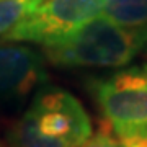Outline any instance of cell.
<instances>
[{"label":"cell","instance_id":"6da1fadb","mask_svg":"<svg viewBox=\"0 0 147 147\" xmlns=\"http://www.w3.org/2000/svg\"><path fill=\"white\" fill-rule=\"evenodd\" d=\"M15 147H80L92 121L75 96L61 88L39 90L10 132Z\"/></svg>","mask_w":147,"mask_h":147},{"label":"cell","instance_id":"7a4b0ae2","mask_svg":"<svg viewBox=\"0 0 147 147\" xmlns=\"http://www.w3.org/2000/svg\"><path fill=\"white\" fill-rule=\"evenodd\" d=\"M146 46L147 31L118 26L100 15L65 39L44 47V56L59 67L118 69L127 65Z\"/></svg>","mask_w":147,"mask_h":147},{"label":"cell","instance_id":"3957f363","mask_svg":"<svg viewBox=\"0 0 147 147\" xmlns=\"http://www.w3.org/2000/svg\"><path fill=\"white\" fill-rule=\"evenodd\" d=\"M92 92L106 126L116 137L147 132V64L95 80Z\"/></svg>","mask_w":147,"mask_h":147},{"label":"cell","instance_id":"277c9868","mask_svg":"<svg viewBox=\"0 0 147 147\" xmlns=\"http://www.w3.org/2000/svg\"><path fill=\"white\" fill-rule=\"evenodd\" d=\"M103 0H44L31 15L3 36L11 42H34L42 47L65 39L101 15Z\"/></svg>","mask_w":147,"mask_h":147},{"label":"cell","instance_id":"5b68a950","mask_svg":"<svg viewBox=\"0 0 147 147\" xmlns=\"http://www.w3.org/2000/svg\"><path fill=\"white\" fill-rule=\"evenodd\" d=\"M42 54L25 44L0 42V108L15 105L42 85Z\"/></svg>","mask_w":147,"mask_h":147},{"label":"cell","instance_id":"8992f818","mask_svg":"<svg viewBox=\"0 0 147 147\" xmlns=\"http://www.w3.org/2000/svg\"><path fill=\"white\" fill-rule=\"evenodd\" d=\"M101 16L118 26L147 31V0H103Z\"/></svg>","mask_w":147,"mask_h":147},{"label":"cell","instance_id":"52a82bcc","mask_svg":"<svg viewBox=\"0 0 147 147\" xmlns=\"http://www.w3.org/2000/svg\"><path fill=\"white\" fill-rule=\"evenodd\" d=\"M44 0H0V36H5L28 18Z\"/></svg>","mask_w":147,"mask_h":147},{"label":"cell","instance_id":"ba28073f","mask_svg":"<svg viewBox=\"0 0 147 147\" xmlns=\"http://www.w3.org/2000/svg\"><path fill=\"white\" fill-rule=\"evenodd\" d=\"M80 147H124V144L121 142L119 137H116L111 132L110 127H105L100 132H96L95 136H92Z\"/></svg>","mask_w":147,"mask_h":147},{"label":"cell","instance_id":"9c48e42d","mask_svg":"<svg viewBox=\"0 0 147 147\" xmlns=\"http://www.w3.org/2000/svg\"><path fill=\"white\" fill-rule=\"evenodd\" d=\"M121 142L124 144V147H147V132L124 137V139H121Z\"/></svg>","mask_w":147,"mask_h":147},{"label":"cell","instance_id":"30bf717a","mask_svg":"<svg viewBox=\"0 0 147 147\" xmlns=\"http://www.w3.org/2000/svg\"><path fill=\"white\" fill-rule=\"evenodd\" d=\"M0 147H5V146H3V144H2V142H0Z\"/></svg>","mask_w":147,"mask_h":147}]
</instances>
